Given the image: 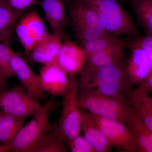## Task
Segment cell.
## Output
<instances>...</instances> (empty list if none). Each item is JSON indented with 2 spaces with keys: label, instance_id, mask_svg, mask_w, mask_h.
<instances>
[{
  "label": "cell",
  "instance_id": "obj_25",
  "mask_svg": "<svg viewBox=\"0 0 152 152\" xmlns=\"http://www.w3.org/2000/svg\"><path fill=\"white\" fill-rule=\"evenodd\" d=\"M11 50L5 44L0 45V70L7 79L15 76L11 65Z\"/></svg>",
  "mask_w": 152,
  "mask_h": 152
},
{
  "label": "cell",
  "instance_id": "obj_26",
  "mask_svg": "<svg viewBox=\"0 0 152 152\" xmlns=\"http://www.w3.org/2000/svg\"><path fill=\"white\" fill-rule=\"evenodd\" d=\"M72 152H96L89 142L80 135L66 142Z\"/></svg>",
  "mask_w": 152,
  "mask_h": 152
},
{
  "label": "cell",
  "instance_id": "obj_22",
  "mask_svg": "<svg viewBox=\"0 0 152 152\" xmlns=\"http://www.w3.org/2000/svg\"><path fill=\"white\" fill-rule=\"evenodd\" d=\"M139 25L147 34H152V12L148 0H130Z\"/></svg>",
  "mask_w": 152,
  "mask_h": 152
},
{
  "label": "cell",
  "instance_id": "obj_6",
  "mask_svg": "<svg viewBox=\"0 0 152 152\" xmlns=\"http://www.w3.org/2000/svg\"><path fill=\"white\" fill-rule=\"evenodd\" d=\"M42 106L22 85L0 91V110L5 113L27 118L33 116Z\"/></svg>",
  "mask_w": 152,
  "mask_h": 152
},
{
  "label": "cell",
  "instance_id": "obj_18",
  "mask_svg": "<svg viewBox=\"0 0 152 152\" xmlns=\"http://www.w3.org/2000/svg\"><path fill=\"white\" fill-rule=\"evenodd\" d=\"M41 7L45 20L49 24L53 33L62 34L63 29L67 24L64 4L61 0H42Z\"/></svg>",
  "mask_w": 152,
  "mask_h": 152
},
{
  "label": "cell",
  "instance_id": "obj_15",
  "mask_svg": "<svg viewBox=\"0 0 152 152\" xmlns=\"http://www.w3.org/2000/svg\"><path fill=\"white\" fill-rule=\"evenodd\" d=\"M72 24L85 26L101 35L109 34L94 10L75 1L69 6Z\"/></svg>",
  "mask_w": 152,
  "mask_h": 152
},
{
  "label": "cell",
  "instance_id": "obj_3",
  "mask_svg": "<svg viewBox=\"0 0 152 152\" xmlns=\"http://www.w3.org/2000/svg\"><path fill=\"white\" fill-rule=\"evenodd\" d=\"M79 107L90 113L117 120L126 124L131 105L114 98L104 95L78 91Z\"/></svg>",
  "mask_w": 152,
  "mask_h": 152
},
{
  "label": "cell",
  "instance_id": "obj_12",
  "mask_svg": "<svg viewBox=\"0 0 152 152\" xmlns=\"http://www.w3.org/2000/svg\"><path fill=\"white\" fill-rule=\"evenodd\" d=\"M87 59L86 55L80 45L67 40L63 42L57 64L70 78L74 77L81 70Z\"/></svg>",
  "mask_w": 152,
  "mask_h": 152
},
{
  "label": "cell",
  "instance_id": "obj_9",
  "mask_svg": "<svg viewBox=\"0 0 152 152\" xmlns=\"http://www.w3.org/2000/svg\"><path fill=\"white\" fill-rule=\"evenodd\" d=\"M39 76L43 91L55 97H63L72 84V79L58 64L44 65Z\"/></svg>",
  "mask_w": 152,
  "mask_h": 152
},
{
  "label": "cell",
  "instance_id": "obj_35",
  "mask_svg": "<svg viewBox=\"0 0 152 152\" xmlns=\"http://www.w3.org/2000/svg\"><path fill=\"white\" fill-rule=\"evenodd\" d=\"M2 42H0V45H1V43Z\"/></svg>",
  "mask_w": 152,
  "mask_h": 152
},
{
  "label": "cell",
  "instance_id": "obj_4",
  "mask_svg": "<svg viewBox=\"0 0 152 152\" xmlns=\"http://www.w3.org/2000/svg\"><path fill=\"white\" fill-rule=\"evenodd\" d=\"M56 97L52 96L33 116L32 119L22 127L10 144V152H26L49 127L50 113L55 106Z\"/></svg>",
  "mask_w": 152,
  "mask_h": 152
},
{
  "label": "cell",
  "instance_id": "obj_32",
  "mask_svg": "<svg viewBox=\"0 0 152 152\" xmlns=\"http://www.w3.org/2000/svg\"><path fill=\"white\" fill-rule=\"evenodd\" d=\"M11 151L10 144H4L0 145V152H10Z\"/></svg>",
  "mask_w": 152,
  "mask_h": 152
},
{
  "label": "cell",
  "instance_id": "obj_19",
  "mask_svg": "<svg viewBox=\"0 0 152 152\" xmlns=\"http://www.w3.org/2000/svg\"><path fill=\"white\" fill-rule=\"evenodd\" d=\"M26 11L12 9L5 0H0V42L11 47L13 33L19 19Z\"/></svg>",
  "mask_w": 152,
  "mask_h": 152
},
{
  "label": "cell",
  "instance_id": "obj_33",
  "mask_svg": "<svg viewBox=\"0 0 152 152\" xmlns=\"http://www.w3.org/2000/svg\"><path fill=\"white\" fill-rule=\"evenodd\" d=\"M148 1L150 8H151V10L152 12V0H148Z\"/></svg>",
  "mask_w": 152,
  "mask_h": 152
},
{
  "label": "cell",
  "instance_id": "obj_29",
  "mask_svg": "<svg viewBox=\"0 0 152 152\" xmlns=\"http://www.w3.org/2000/svg\"><path fill=\"white\" fill-rule=\"evenodd\" d=\"M152 93V72L148 76L143 82L139 85V86L134 90L129 98L130 99L139 97L144 95Z\"/></svg>",
  "mask_w": 152,
  "mask_h": 152
},
{
  "label": "cell",
  "instance_id": "obj_17",
  "mask_svg": "<svg viewBox=\"0 0 152 152\" xmlns=\"http://www.w3.org/2000/svg\"><path fill=\"white\" fill-rule=\"evenodd\" d=\"M64 140L58 123L50 124L46 130L26 152H66Z\"/></svg>",
  "mask_w": 152,
  "mask_h": 152
},
{
  "label": "cell",
  "instance_id": "obj_30",
  "mask_svg": "<svg viewBox=\"0 0 152 152\" xmlns=\"http://www.w3.org/2000/svg\"><path fill=\"white\" fill-rule=\"evenodd\" d=\"M12 9L18 11H26L30 7L35 5H40L38 0H5Z\"/></svg>",
  "mask_w": 152,
  "mask_h": 152
},
{
  "label": "cell",
  "instance_id": "obj_8",
  "mask_svg": "<svg viewBox=\"0 0 152 152\" xmlns=\"http://www.w3.org/2000/svg\"><path fill=\"white\" fill-rule=\"evenodd\" d=\"M15 31L27 51H31L48 35L43 20L36 9L24 14L19 19Z\"/></svg>",
  "mask_w": 152,
  "mask_h": 152
},
{
  "label": "cell",
  "instance_id": "obj_11",
  "mask_svg": "<svg viewBox=\"0 0 152 152\" xmlns=\"http://www.w3.org/2000/svg\"><path fill=\"white\" fill-rule=\"evenodd\" d=\"M131 55L126 63V70L131 85H139L148 77L151 69V61L143 49L132 41L129 44Z\"/></svg>",
  "mask_w": 152,
  "mask_h": 152
},
{
  "label": "cell",
  "instance_id": "obj_24",
  "mask_svg": "<svg viewBox=\"0 0 152 152\" xmlns=\"http://www.w3.org/2000/svg\"><path fill=\"white\" fill-rule=\"evenodd\" d=\"M136 114L152 132V98L149 94L129 100Z\"/></svg>",
  "mask_w": 152,
  "mask_h": 152
},
{
  "label": "cell",
  "instance_id": "obj_36",
  "mask_svg": "<svg viewBox=\"0 0 152 152\" xmlns=\"http://www.w3.org/2000/svg\"><path fill=\"white\" fill-rule=\"evenodd\" d=\"M65 1H69V0H65Z\"/></svg>",
  "mask_w": 152,
  "mask_h": 152
},
{
  "label": "cell",
  "instance_id": "obj_23",
  "mask_svg": "<svg viewBox=\"0 0 152 152\" xmlns=\"http://www.w3.org/2000/svg\"><path fill=\"white\" fill-rule=\"evenodd\" d=\"M122 39L108 34L94 40L80 43V46L86 55L87 58L91 55L107 50L118 43Z\"/></svg>",
  "mask_w": 152,
  "mask_h": 152
},
{
  "label": "cell",
  "instance_id": "obj_20",
  "mask_svg": "<svg viewBox=\"0 0 152 152\" xmlns=\"http://www.w3.org/2000/svg\"><path fill=\"white\" fill-rule=\"evenodd\" d=\"M126 125L137 140L138 152H152V132L136 114L132 105Z\"/></svg>",
  "mask_w": 152,
  "mask_h": 152
},
{
  "label": "cell",
  "instance_id": "obj_2",
  "mask_svg": "<svg viewBox=\"0 0 152 152\" xmlns=\"http://www.w3.org/2000/svg\"><path fill=\"white\" fill-rule=\"evenodd\" d=\"M96 12L111 34L137 37L139 33L132 16L116 0H76Z\"/></svg>",
  "mask_w": 152,
  "mask_h": 152
},
{
  "label": "cell",
  "instance_id": "obj_10",
  "mask_svg": "<svg viewBox=\"0 0 152 152\" xmlns=\"http://www.w3.org/2000/svg\"><path fill=\"white\" fill-rule=\"evenodd\" d=\"M11 65L14 73L21 85L33 97L44 102L48 100L41 87L39 75H37L20 56L11 50Z\"/></svg>",
  "mask_w": 152,
  "mask_h": 152
},
{
  "label": "cell",
  "instance_id": "obj_34",
  "mask_svg": "<svg viewBox=\"0 0 152 152\" xmlns=\"http://www.w3.org/2000/svg\"><path fill=\"white\" fill-rule=\"evenodd\" d=\"M3 114H4L3 112L0 110V120H1V118H2V117Z\"/></svg>",
  "mask_w": 152,
  "mask_h": 152
},
{
  "label": "cell",
  "instance_id": "obj_13",
  "mask_svg": "<svg viewBox=\"0 0 152 152\" xmlns=\"http://www.w3.org/2000/svg\"><path fill=\"white\" fill-rule=\"evenodd\" d=\"M126 43L124 39L109 48L94 54L87 58L79 76L85 75L99 68L124 61Z\"/></svg>",
  "mask_w": 152,
  "mask_h": 152
},
{
  "label": "cell",
  "instance_id": "obj_27",
  "mask_svg": "<svg viewBox=\"0 0 152 152\" xmlns=\"http://www.w3.org/2000/svg\"><path fill=\"white\" fill-rule=\"evenodd\" d=\"M76 38L80 43L94 40L104 35H101L94 30L81 25L72 24Z\"/></svg>",
  "mask_w": 152,
  "mask_h": 152
},
{
  "label": "cell",
  "instance_id": "obj_7",
  "mask_svg": "<svg viewBox=\"0 0 152 152\" xmlns=\"http://www.w3.org/2000/svg\"><path fill=\"white\" fill-rule=\"evenodd\" d=\"M70 78L72 84L63 97L62 109L58 123L65 143L80 135L81 130L80 109L77 102L78 87L75 77Z\"/></svg>",
  "mask_w": 152,
  "mask_h": 152
},
{
  "label": "cell",
  "instance_id": "obj_31",
  "mask_svg": "<svg viewBox=\"0 0 152 152\" xmlns=\"http://www.w3.org/2000/svg\"><path fill=\"white\" fill-rule=\"evenodd\" d=\"M7 78L0 70V91L7 88Z\"/></svg>",
  "mask_w": 152,
  "mask_h": 152
},
{
  "label": "cell",
  "instance_id": "obj_21",
  "mask_svg": "<svg viewBox=\"0 0 152 152\" xmlns=\"http://www.w3.org/2000/svg\"><path fill=\"white\" fill-rule=\"evenodd\" d=\"M26 119L4 113L0 120V142L12 143L23 126Z\"/></svg>",
  "mask_w": 152,
  "mask_h": 152
},
{
  "label": "cell",
  "instance_id": "obj_14",
  "mask_svg": "<svg viewBox=\"0 0 152 152\" xmlns=\"http://www.w3.org/2000/svg\"><path fill=\"white\" fill-rule=\"evenodd\" d=\"M62 44V34H48L31 51L32 58L44 65L57 64Z\"/></svg>",
  "mask_w": 152,
  "mask_h": 152
},
{
  "label": "cell",
  "instance_id": "obj_5",
  "mask_svg": "<svg viewBox=\"0 0 152 152\" xmlns=\"http://www.w3.org/2000/svg\"><path fill=\"white\" fill-rule=\"evenodd\" d=\"M91 115L94 122L117 152H138L137 142L127 125L117 120Z\"/></svg>",
  "mask_w": 152,
  "mask_h": 152
},
{
  "label": "cell",
  "instance_id": "obj_16",
  "mask_svg": "<svg viewBox=\"0 0 152 152\" xmlns=\"http://www.w3.org/2000/svg\"><path fill=\"white\" fill-rule=\"evenodd\" d=\"M80 109L81 129L84 137L94 147L96 152L111 151V144L94 122L91 113L85 109Z\"/></svg>",
  "mask_w": 152,
  "mask_h": 152
},
{
  "label": "cell",
  "instance_id": "obj_1",
  "mask_svg": "<svg viewBox=\"0 0 152 152\" xmlns=\"http://www.w3.org/2000/svg\"><path fill=\"white\" fill-rule=\"evenodd\" d=\"M79 91L104 95L129 103V97L134 91L129 80L124 61L99 68L91 73L79 76Z\"/></svg>",
  "mask_w": 152,
  "mask_h": 152
},
{
  "label": "cell",
  "instance_id": "obj_28",
  "mask_svg": "<svg viewBox=\"0 0 152 152\" xmlns=\"http://www.w3.org/2000/svg\"><path fill=\"white\" fill-rule=\"evenodd\" d=\"M132 41L142 48L148 56L151 65L150 75L152 72V34L145 33V35L137 36Z\"/></svg>",
  "mask_w": 152,
  "mask_h": 152
}]
</instances>
